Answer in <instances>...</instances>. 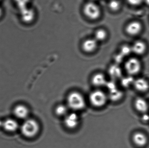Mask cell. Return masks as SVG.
I'll return each instance as SVG.
<instances>
[{"mask_svg":"<svg viewBox=\"0 0 149 148\" xmlns=\"http://www.w3.org/2000/svg\"><path fill=\"white\" fill-rule=\"evenodd\" d=\"M21 132L26 138H32L37 135L40 130L39 123L34 119L26 120L22 124Z\"/></svg>","mask_w":149,"mask_h":148,"instance_id":"1","label":"cell"},{"mask_svg":"<svg viewBox=\"0 0 149 148\" xmlns=\"http://www.w3.org/2000/svg\"><path fill=\"white\" fill-rule=\"evenodd\" d=\"M68 107L74 111L81 110L86 106V101L84 96L78 92L70 93L67 99Z\"/></svg>","mask_w":149,"mask_h":148,"instance_id":"2","label":"cell"},{"mask_svg":"<svg viewBox=\"0 0 149 148\" xmlns=\"http://www.w3.org/2000/svg\"><path fill=\"white\" fill-rule=\"evenodd\" d=\"M83 12L86 17L91 20H96L101 15V10L93 1L86 3L83 6Z\"/></svg>","mask_w":149,"mask_h":148,"instance_id":"3","label":"cell"},{"mask_svg":"<svg viewBox=\"0 0 149 148\" xmlns=\"http://www.w3.org/2000/svg\"><path fill=\"white\" fill-rule=\"evenodd\" d=\"M107 96L101 90H95L89 95V100L93 106L96 107H101L106 104L107 101Z\"/></svg>","mask_w":149,"mask_h":148,"instance_id":"4","label":"cell"},{"mask_svg":"<svg viewBox=\"0 0 149 148\" xmlns=\"http://www.w3.org/2000/svg\"><path fill=\"white\" fill-rule=\"evenodd\" d=\"M126 72L131 76L138 74L142 69V64L140 60L135 57L130 58L125 64Z\"/></svg>","mask_w":149,"mask_h":148,"instance_id":"5","label":"cell"},{"mask_svg":"<svg viewBox=\"0 0 149 148\" xmlns=\"http://www.w3.org/2000/svg\"><path fill=\"white\" fill-rule=\"evenodd\" d=\"M79 118L75 113L68 114L65 116L64 124L65 127L70 129H73L79 125Z\"/></svg>","mask_w":149,"mask_h":148,"instance_id":"6","label":"cell"},{"mask_svg":"<svg viewBox=\"0 0 149 148\" xmlns=\"http://www.w3.org/2000/svg\"><path fill=\"white\" fill-rule=\"evenodd\" d=\"M98 42L94 38H88L82 42L81 48L86 53H93L98 47Z\"/></svg>","mask_w":149,"mask_h":148,"instance_id":"7","label":"cell"},{"mask_svg":"<svg viewBox=\"0 0 149 148\" xmlns=\"http://www.w3.org/2000/svg\"><path fill=\"white\" fill-rule=\"evenodd\" d=\"M133 142L139 147L146 146L148 141V136L144 133L141 132H136L134 133L132 136Z\"/></svg>","mask_w":149,"mask_h":148,"instance_id":"8","label":"cell"},{"mask_svg":"<svg viewBox=\"0 0 149 148\" xmlns=\"http://www.w3.org/2000/svg\"><path fill=\"white\" fill-rule=\"evenodd\" d=\"M135 109L139 113L142 114H147L149 109V104L145 99L142 97L136 98L134 101Z\"/></svg>","mask_w":149,"mask_h":148,"instance_id":"9","label":"cell"},{"mask_svg":"<svg viewBox=\"0 0 149 148\" xmlns=\"http://www.w3.org/2000/svg\"><path fill=\"white\" fill-rule=\"evenodd\" d=\"M135 89L137 91L141 93H144L148 91L149 83L145 78H139L136 79L134 82Z\"/></svg>","mask_w":149,"mask_h":148,"instance_id":"10","label":"cell"},{"mask_svg":"<svg viewBox=\"0 0 149 148\" xmlns=\"http://www.w3.org/2000/svg\"><path fill=\"white\" fill-rule=\"evenodd\" d=\"M19 12L22 21L25 23H30L35 18V13L34 10L28 7Z\"/></svg>","mask_w":149,"mask_h":148,"instance_id":"11","label":"cell"},{"mask_svg":"<svg viewBox=\"0 0 149 148\" xmlns=\"http://www.w3.org/2000/svg\"><path fill=\"white\" fill-rule=\"evenodd\" d=\"M142 26L138 21H133L128 23L126 28V31L128 34L134 36L139 34L141 31Z\"/></svg>","mask_w":149,"mask_h":148,"instance_id":"12","label":"cell"},{"mask_svg":"<svg viewBox=\"0 0 149 148\" xmlns=\"http://www.w3.org/2000/svg\"><path fill=\"white\" fill-rule=\"evenodd\" d=\"M13 113L15 116L18 119H26L29 116V110L24 105L19 104L14 108Z\"/></svg>","mask_w":149,"mask_h":148,"instance_id":"13","label":"cell"},{"mask_svg":"<svg viewBox=\"0 0 149 148\" xmlns=\"http://www.w3.org/2000/svg\"><path fill=\"white\" fill-rule=\"evenodd\" d=\"M2 127L7 132L13 133L17 130L18 124L17 122L14 119H8L3 123Z\"/></svg>","mask_w":149,"mask_h":148,"instance_id":"14","label":"cell"},{"mask_svg":"<svg viewBox=\"0 0 149 148\" xmlns=\"http://www.w3.org/2000/svg\"><path fill=\"white\" fill-rule=\"evenodd\" d=\"M133 53L138 55L143 54L146 52L147 46L146 44L142 41H136L131 47Z\"/></svg>","mask_w":149,"mask_h":148,"instance_id":"15","label":"cell"},{"mask_svg":"<svg viewBox=\"0 0 149 148\" xmlns=\"http://www.w3.org/2000/svg\"><path fill=\"white\" fill-rule=\"evenodd\" d=\"M92 83L97 87L104 86L107 83L105 76L102 74H97L93 76L92 78Z\"/></svg>","mask_w":149,"mask_h":148,"instance_id":"16","label":"cell"},{"mask_svg":"<svg viewBox=\"0 0 149 148\" xmlns=\"http://www.w3.org/2000/svg\"><path fill=\"white\" fill-rule=\"evenodd\" d=\"M108 36L107 32L104 29H98L95 32L94 38L98 42L103 41L106 40Z\"/></svg>","mask_w":149,"mask_h":148,"instance_id":"17","label":"cell"},{"mask_svg":"<svg viewBox=\"0 0 149 148\" xmlns=\"http://www.w3.org/2000/svg\"><path fill=\"white\" fill-rule=\"evenodd\" d=\"M68 106L63 104L58 105L55 109L56 114L58 116H65L67 114L68 109Z\"/></svg>","mask_w":149,"mask_h":148,"instance_id":"18","label":"cell"},{"mask_svg":"<svg viewBox=\"0 0 149 148\" xmlns=\"http://www.w3.org/2000/svg\"><path fill=\"white\" fill-rule=\"evenodd\" d=\"M16 6L19 10V11L22 10L28 7L29 0H14Z\"/></svg>","mask_w":149,"mask_h":148,"instance_id":"19","label":"cell"},{"mask_svg":"<svg viewBox=\"0 0 149 148\" xmlns=\"http://www.w3.org/2000/svg\"><path fill=\"white\" fill-rule=\"evenodd\" d=\"M108 7L112 11H117L120 8L121 3L118 0H111L109 3Z\"/></svg>","mask_w":149,"mask_h":148,"instance_id":"20","label":"cell"},{"mask_svg":"<svg viewBox=\"0 0 149 148\" xmlns=\"http://www.w3.org/2000/svg\"><path fill=\"white\" fill-rule=\"evenodd\" d=\"M121 52L123 55L125 56L129 54L131 52H132L131 47H130L127 45H124L122 47Z\"/></svg>","mask_w":149,"mask_h":148,"instance_id":"21","label":"cell"},{"mask_svg":"<svg viewBox=\"0 0 149 148\" xmlns=\"http://www.w3.org/2000/svg\"><path fill=\"white\" fill-rule=\"evenodd\" d=\"M127 1L132 6H138L140 5L144 0H127Z\"/></svg>","mask_w":149,"mask_h":148,"instance_id":"22","label":"cell"},{"mask_svg":"<svg viewBox=\"0 0 149 148\" xmlns=\"http://www.w3.org/2000/svg\"><path fill=\"white\" fill-rule=\"evenodd\" d=\"M3 14V11L1 8L0 7V18H1V17H2V16Z\"/></svg>","mask_w":149,"mask_h":148,"instance_id":"23","label":"cell"},{"mask_svg":"<svg viewBox=\"0 0 149 148\" xmlns=\"http://www.w3.org/2000/svg\"><path fill=\"white\" fill-rule=\"evenodd\" d=\"M144 1L146 3V4L149 6V0H144Z\"/></svg>","mask_w":149,"mask_h":148,"instance_id":"24","label":"cell"},{"mask_svg":"<svg viewBox=\"0 0 149 148\" xmlns=\"http://www.w3.org/2000/svg\"><path fill=\"white\" fill-rule=\"evenodd\" d=\"M2 124L3 123L1 124V121H0V126H2Z\"/></svg>","mask_w":149,"mask_h":148,"instance_id":"25","label":"cell"},{"mask_svg":"<svg viewBox=\"0 0 149 148\" xmlns=\"http://www.w3.org/2000/svg\"><path fill=\"white\" fill-rule=\"evenodd\" d=\"M90 1H95V0H90Z\"/></svg>","mask_w":149,"mask_h":148,"instance_id":"26","label":"cell"},{"mask_svg":"<svg viewBox=\"0 0 149 148\" xmlns=\"http://www.w3.org/2000/svg\"><path fill=\"white\" fill-rule=\"evenodd\" d=\"M1 1V0H0V1Z\"/></svg>","mask_w":149,"mask_h":148,"instance_id":"27","label":"cell"}]
</instances>
